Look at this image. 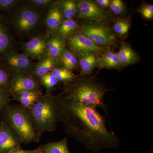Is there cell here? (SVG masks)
<instances>
[{"label": "cell", "mask_w": 153, "mask_h": 153, "mask_svg": "<svg viewBox=\"0 0 153 153\" xmlns=\"http://www.w3.org/2000/svg\"><path fill=\"white\" fill-rule=\"evenodd\" d=\"M122 64L124 66L135 64L139 60L138 55L127 43L122 42L117 53Z\"/></svg>", "instance_id": "d6986e66"}, {"label": "cell", "mask_w": 153, "mask_h": 153, "mask_svg": "<svg viewBox=\"0 0 153 153\" xmlns=\"http://www.w3.org/2000/svg\"><path fill=\"white\" fill-rule=\"evenodd\" d=\"M42 91H23L12 96L15 100L20 102V104L29 110L43 95Z\"/></svg>", "instance_id": "9a60e30c"}, {"label": "cell", "mask_w": 153, "mask_h": 153, "mask_svg": "<svg viewBox=\"0 0 153 153\" xmlns=\"http://www.w3.org/2000/svg\"><path fill=\"white\" fill-rule=\"evenodd\" d=\"M42 151L40 147L36 149L32 150H26L23 149L22 147L19 146L11 150L10 151L5 153H41Z\"/></svg>", "instance_id": "836d02e7"}, {"label": "cell", "mask_w": 153, "mask_h": 153, "mask_svg": "<svg viewBox=\"0 0 153 153\" xmlns=\"http://www.w3.org/2000/svg\"><path fill=\"white\" fill-rule=\"evenodd\" d=\"M50 72L59 82H63L64 84L72 82L77 77L72 71L64 67H56Z\"/></svg>", "instance_id": "603a6c76"}, {"label": "cell", "mask_w": 153, "mask_h": 153, "mask_svg": "<svg viewBox=\"0 0 153 153\" xmlns=\"http://www.w3.org/2000/svg\"><path fill=\"white\" fill-rule=\"evenodd\" d=\"M13 73L0 62V90L10 94V83Z\"/></svg>", "instance_id": "d4e9b609"}, {"label": "cell", "mask_w": 153, "mask_h": 153, "mask_svg": "<svg viewBox=\"0 0 153 153\" xmlns=\"http://www.w3.org/2000/svg\"><path fill=\"white\" fill-rule=\"evenodd\" d=\"M77 16L89 22H103L109 21L111 17L104 9L95 2L87 0L77 1Z\"/></svg>", "instance_id": "30bf717a"}, {"label": "cell", "mask_w": 153, "mask_h": 153, "mask_svg": "<svg viewBox=\"0 0 153 153\" xmlns=\"http://www.w3.org/2000/svg\"><path fill=\"white\" fill-rule=\"evenodd\" d=\"M40 147L44 153H73L68 149L67 137L54 142H50L41 145Z\"/></svg>", "instance_id": "44dd1931"}, {"label": "cell", "mask_w": 153, "mask_h": 153, "mask_svg": "<svg viewBox=\"0 0 153 153\" xmlns=\"http://www.w3.org/2000/svg\"><path fill=\"white\" fill-rule=\"evenodd\" d=\"M41 14L30 7H25L17 11L13 19V27L18 33L27 34L38 27L41 21Z\"/></svg>", "instance_id": "8992f818"}, {"label": "cell", "mask_w": 153, "mask_h": 153, "mask_svg": "<svg viewBox=\"0 0 153 153\" xmlns=\"http://www.w3.org/2000/svg\"><path fill=\"white\" fill-rule=\"evenodd\" d=\"M59 7L63 17L66 19H72L77 12V2L73 0L60 1Z\"/></svg>", "instance_id": "7402d4cb"}, {"label": "cell", "mask_w": 153, "mask_h": 153, "mask_svg": "<svg viewBox=\"0 0 153 153\" xmlns=\"http://www.w3.org/2000/svg\"><path fill=\"white\" fill-rule=\"evenodd\" d=\"M109 7L112 13L117 15L123 13L125 10L124 4L120 0L111 1Z\"/></svg>", "instance_id": "f1b7e54d"}, {"label": "cell", "mask_w": 153, "mask_h": 153, "mask_svg": "<svg viewBox=\"0 0 153 153\" xmlns=\"http://www.w3.org/2000/svg\"><path fill=\"white\" fill-rule=\"evenodd\" d=\"M131 24L126 19H118L115 22L113 31L119 36H124L128 33Z\"/></svg>", "instance_id": "83f0119b"}, {"label": "cell", "mask_w": 153, "mask_h": 153, "mask_svg": "<svg viewBox=\"0 0 153 153\" xmlns=\"http://www.w3.org/2000/svg\"><path fill=\"white\" fill-rule=\"evenodd\" d=\"M78 28L76 21L72 19H65L63 20L57 31L59 35L63 37L74 34Z\"/></svg>", "instance_id": "cb8c5ba5"}, {"label": "cell", "mask_w": 153, "mask_h": 153, "mask_svg": "<svg viewBox=\"0 0 153 153\" xmlns=\"http://www.w3.org/2000/svg\"><path fill=\"white\" fill-rule=\"evenodd\" d=\"M28 111L39 134L56 130L59 119L55 96L52 94H43Z\"/></svg>", "instance_id": "277c9868"}, {"label": "cell", "mask_w": 153, "mask_h": 153, "mask_svg": "<svg viewBox=\"0 0 153 153\" xmlns=\"http://www.w3.org/2000/svg\"><path fill=\"white\" fill-rule=\"evenodd\" d=\"M65 45V40L63 37L57 34L52 35L47 41L48 56L57 59L60 58Z\"/></svg>", "instance_id": "e0dca14e"}, {"label": "cell", "mask_w": 153, "mask_h": 153, "mask_svg": "<svg viewBox=\"0 0 153 153\" xmlns=\"http://www.w3.org/2000/svg\"><path fill=\"white\" fill-rule=\"evenodd\" d=\"M139 12L148 20L153 19V6L152 4L145 5L140 8Z\"/></svg>", "instance_id": "d6a6232c"}, {"label": "cell", "mask_w": 153, "mask_h": 153, "mask_svg": "<svg viewBox=\"0 0 153 153\" xmlns=\"http://www.w3.org/2000/svg\"><path fill=\"white\" fill-rule=\"evenodd\" d=\"M0 117L18 134L23 143H38L41 134L36 130L30 113L20 104H9Z\"/></svg>", "instance_id": "3957f363"}, {"label": "cell", "mask_w": 153, "mask_h": 153, "mask_svg": "<svg viewBox=\"0 0 153 153\" xmlns=\"http://www.w3.org/2000/svg\"><path fill=\"white\" fill-rule=\"evenodd\" d=\"M41 85H43L46 88V93L47 94H51L56 85L58 84L59 81L51 73L48 72L39 78Z\"/></svg>", "instance_id": "4316f807"}, {"label": "cell", "mask_w": 153, "mask_h": 153, "mask_svg": "<svg viewBox=\"0 0 153 153\" xmlns=\"http://www.w3.org/2000/svg\"><path fill=\"white\" fill-rule=\"evenodd\" d=\"M29 1L33 7L38 9L50 7L55 3L54 1L51 0H31Z\"/></svg>", "instance_id": "f546056e"}, {"label": "cell", "mask_w": 153, "mask_h": 153, "mask_svg": "<svg viewBox=\"0 0 153 153\" xmlns=\"http://www.w3.org/2000/svg\"><path fill=\"white\" fill-rule=\"evenodd\" d=\"M60 58L63 67L71 71L76 68L78 63V60L74 53L65 48L61 53Z\"/></svg>", "instance_id": "484cf974"}, {"label": "cell", "mask_w": 153, "mask_h": 153, "mask_svg": "<svg viewBox=\"0 0 153 153\" xmlns=\"http://www.w3.org/2000/svg\"><path fill=\"white\" fill-rule=\"evenodd\" d=\"M79 64L81 71L78 76L91 75L94 69L99 67L98 55L94 53H88L79 56Z\"/></svg>", "instance_id": "5bb4252c"}, {"label": "cell", "mask_w": 153, "mask_h": 153, "mask_svg": "<svg viewBox=\"0 0 153 153\" xmlns=\"http://www.w3.org/2000/svg\"><path fill=\"white\" fill-rule=\"evenodd\" d=\"M57 59L47 56L42 58L34 67L32 74L39 78L56 68L58 64Z\"/></svg>", "instance_id": "ac0fdd59"}, {"label": "cell", "mask_w": 153, "mask_h": 153, "mask_svg": "<svg viewBox=\"0 0 153 153\" xmlns=\"http://www.w3.org/2000/svg\"><path fill=\"white\" fill-rule=\"evenodd\" d=\"M10 96L7 92L0 90V115L6 107L10 104Z\"/></svg>", "instance_id": "4dcf8cb0"}, {"label": "cell", "mask_w": 153, "mask_h": 153, "mask_svg": "<svg viewBox=\"0 0 153 153\" xmlns=\"http://www.w3.org/2000/svg\"><path fill=\"white\" fill-rule=\"evenodd\" d=\"M79 30V33L99 47L113 46L116 42V38L112 30L102 22H88L81 25Z\"/></svg>", "instance_id": "5b68a950"}, {"label": "cell", "mask_w": 153, "mask_h": 153, "mask_svg": "<svg viewBox=\"0 0 153 153\" xmlns=\"http://www.w3.org/2000/svg\"><path fill=\"white\" fill-rule=\"evenodd\" d=\"M9 29L4 17L0 15V62L12 48V39Z\"/></svg>", "instance_id": "4fadbf2b"}, {"label": "cell", "mask_w": 153, "mask_h": 153, "mask_svg": "<svg viewBox=\"0 0 153 153\" xmlns=\"http://www.w3.org/2000/svg\"><path fill=\"white\" fill-rule=\"evenodd\" d=\"M68 44L71 52L78 55L94 53L100 55L106 52V47H99L81 33H74L69 36Z\"/></svg>", "instance_id": "9c48e42d"}, {"label": "cell", "mask_w": 153, "mask_h": 153, "mask_svg": "<svg viewBox=\"0 0 153 153\" xmlns=\"http://www.w3.org/2000/svg\"><path fill=\"white\" fill-rule=\"evenodd\" d=\"M123 65L122 64L117 53L109 51L99 58V67L106 69H120Z\"/></svg>", "instance_id": "ffe728a7"}, {"label": "cell", "mask_w": 153, "mask_h": 153, "mask_svg": "<svg viewBox=\"0 0 153 153\" xmlns=\"http://www.w3.org/2000/svg\"><path fill=\"white\" fill-rule=\"evenodd\" d=\"M41 153H44V152H41Z\"/></svg>", "instance_id": "d590c367"}, {"label": "cell", "mask_w": 153, "mask_h": 153, "mask_svg": "<svg viewBox=\"0 0 153 153\" xmlns=\"http://www.w3.org/2000/svg\"><path fill=\"white\" fill-rule=\"evenodd\" d=\"M20 1L18 0H0V10L9 11Z\"/></svg>", "instance_id": "1f68e13d"}, {"label": "cell", "mask_w": 153, "mask_h": 153, "mask_svg": "<svg viewBox=\"0 0 153 153\" xmlns=\"http://www.w3.org/2000/svg\"><path fill=\"white\" fill-rule=\"evenodd\" d=\"M63 16L58 4L54 3L49 7L46 19V26L51 31H57L63 21Z\"/></svg>", "instance_id": "2e32d148"}, {"label": "cell", "mask_w": 153, "mask_h": 153, "mask_svg": "<svg viewBox=\"0 0 153 153\" xmlns=\"http://www.w3.org/2000/svg\"><path fill=\"white\" fill-rule=\"evenodd\" d=\"M95 3L101 8L103 9L109 7L111 1L110 0H96L95 1Z\"/></svg>", "instance_id": "e575fe53"}, {"label": "cell", "mask_w": 153, "mask_h": 153, "mask_svg": "<svg viewBox=\"0 0 153 153\" xmlns=\"http://www.w3.org/2000/svg\"><path fill=\"white\" fill-rule=\"evenodd\" d=\"M110 89L99 82L95 76H78L70 83L65 84L60 95L69 101L94 105L104 110L110 124L107 105L104 96Z\"/></svg>", "instance_id": "7a4b0ae2"}, {"label": "cell", "mask_w": 153, "mask_h": 153, "mask_svg": "<svg viewBox=\"0 0 153 153\" xmlns=\"http://www.w3.org/2000/svg\"><path fill=\"white\" fill-rule=\"evenodd\" d=\"M47 41L48 39L44 36L32 38L23 46L25 55L30 59L43 58L47 54Z\"/></svg>", "instance_id": "7c38bea8"}, {"label": "cell", "mask_w": 153, "mask_h": 153, "mask_svg": "<svg viewBox=\"0 0 153 153\" xmlns=\"http://www.w3.org/2000/svg\"><path fill=\"white\" fill-rule=\"evenodd\" d=\"M21 138L2 119L0 120V153H5L21 146Z\"/></svg>", "instance_id": "8fae6325"}, {"label": "cell", "mask_w": 153, "mask_h": 153, "mask_svg": "<svg viewBox=\"0 0 153 153\" xmlns=\"http://www.w3.org/2000/svg\"><path fill=\"white\" fill-rule=\"evenodd\" d=\"M39 78L32 73H13L10 83V93L13 96L23 91H36L41 86Z\"/></svg>", "instance_id": "52a82bcc"}, {"label": "cell", "mask_w": 153, "mask_h": 153, "mask_svg": "<svg viewBox=\"0 0 153 153\" xmlns=\"http://www.w3.org/2000/svg\"><path fill=\"white\" fill-rule=\"evenodd\" d=\"M55 98L59 122L63 124L66 133L86 149L99 153L102 149L119 147L120 139L107 128L105 117L96 106L69 101L60 94Z\"/></svg>", "instance_id": "6da1fadb"}, {"label": "cell", "mask_w": 153, "mask_h": 153, "mask_svg": "<svg viewBox=\"0 0 153 153\" xmlns=\"http://www.w3.org/2000/svg\"><path fill=\"white\" fill-rule=\"evenodd\" d=\"M2 62L4 66L13 73H32L34 69V63L30 57L25 54L12 50L5 55Z\"/></svg>", "instance_id": "ba28073f"}]
</instances>
